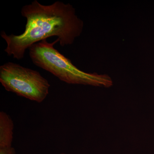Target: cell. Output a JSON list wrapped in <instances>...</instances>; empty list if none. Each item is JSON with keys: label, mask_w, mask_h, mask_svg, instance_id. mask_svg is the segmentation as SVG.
Masks as SVG:
<instances>
[{"label": "cell", "mask_w": 154, "mask_h": 154, "mask_svg": "<svg viewBox=\"0 0 154 154\" xmlns=\"http://www.w3.org/2000/svg\"><path fill=\"white\" fill-rule=\"evenodd\" d=\"M21 14L27 19L22 34L8 35L5 31L1 33L7 42L5 51L18 60L24 58L25 51L30 46L48 37L57 36L60 44L63 47L72 44L82 31V21L69 4L57 1L44 5L34 0L22 7Z\"/></svg>", "instance_id": "obj_1"}, {"label": "cell", "mask_w": 154, "mask_h": 154, "mask_svg": "<svg viewBox=\"0 0 154 154\" xmlns=\"http://www.w3.org/2000/svg\"><path fill=\"white\" fill-rule=\"evenodd\" d=\"M58 42V38L51 43L45 39L30 46L29 54L33 64L67 84L106 87L112 85V81L107 76L88 73L75 66L54 48Z\"/></svg>", "instance_id": "obj_2"}, {"label": "cell", "mask_w": 154, "mask_h": 154, "mask_svg": "<svg viewBox=\"0 0 154 154\" xmlns=\"http://www.w3.org/2000/svg\"><path fill=\"white\" fill-rule=\"evenodd\" d=\"M0 82L6 91L38 103L46 99L50 88L38 72L11 62L0 66Z\"/></svg>", "instance_id": "obj_3"}, {"label": "cell", "mask_w": 154, "mask_h": 154, "mask_svg": "<svg viewBox=\"0 0 154 154\" xmlns=\"http://www.w3.org/2000/svg\"><path fill=\"white\" fill-rule=\"evenodd\" d=\"M14 124L6 112H0V148L12 146L14 139Z\"/></svg>", "instance_id": "obj_4"}, {"label": "cell", "mask_w": 154, "mask_h": 154, "mask_svg": "<svg viewBox=\"0 0 154 154\" xmlns=\"http://www.w3.org/2000/svg\"><path fill=\"white\" fill-rule=\"evenodd\" d=\"M0 154H16V152L13 147H6L0 148Z\"/></svg>", "instance_id": "obj_5"}, {"label": "cell", "mask_w": 154, "mask_h": 154, "mask_svg": "<svg viewBox=\"0 0 154 154\" xmlns=\"http://www.w3.org/2000/svg\"><path fill=\"white\" fill-rule=\"evenodd\" d=\"M60 154H66L64 153H61Z\"/></svg>", "instance_id": "obj_6"}]
</instances>
